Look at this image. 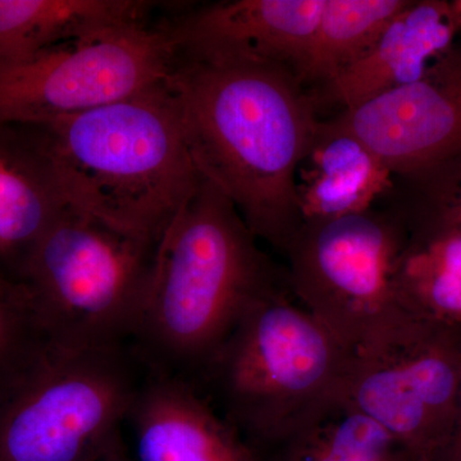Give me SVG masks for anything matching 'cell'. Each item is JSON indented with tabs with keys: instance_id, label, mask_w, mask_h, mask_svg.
Segmentation results:
<instances>
[{
	"instance_id": "10",
	"label": "cell",
	"mask_w": 461,
	"mask_h": 461,
	"mask_svg": "<svg viewBox=\"0 0 461 461\" xmlns=\"http://www.w3.org/2000/svg\"><path fill=\"white\" fill-rule=\"evenodd\" d=\"M363 141L393 175L420 176L461 158V56L448 50L420 80L324 122Z\"/></svg>"
},
{
	"instance_id": "7",
	"label": "cell",
	"mask_w": 461,
	"mask_h": 461,
	"mask_svg": "<svg viewBox=\"0 0 461 461\" xmlns=\"http://www.w3.org/2000/svg\"><path fill=\"white\" fill-rule=\"evenodd\" d=\"M461 391V324L400 305L351 348L345 400L411 461H436Z\"/></svg>"
},
{
	"instance_id": "13",
	"label": "cell",
	"mask_w": 461,
	"mask_h": 461,
	"mask_svg": "<svg viewBox=\"0 0 461 461\" xmlns=\"http://www.w3.org/2000/svg\"><path fill=\"white\" fill-rule=\"evenodd\" d=\"M457 30L450 3L408 2L362 56L320 86L312 96L315 107L321 103L348 111L420 80L451 50Z\"/></svg>"
},
{
	"instance_id": "3",
	"label": "cell",
	"mask_w": 461,
	"mask_h": 461,
	"mask_svg": "<svg viewBox=\"0 0 461 461\" xmlns=\"http://www.w3.org/2000/svg\"><path fill=\"white\" fill-rule=\"evenodd\" d=\"M33 126L68 205L149 244L159 245L202 180L169 81Z\"/></svg>"
},
{
	"instance_id": "25",
	"label": "cell",
	"mask_w": 461,
	"mask_h": 461,
	"mask_svg": "<svg viewBox=\"0 0 461 461\" xmlns=\"http://www.w3.org/2000/svg\"><path fill=\"white\" fill-rule=\"evenodd\" d=\"M384 461H411V459L399 447Z\"/></svg>"
},
{
	"instance_id": "9",
	"label": "cell",
	"mask_w": 461,
	"mask_h": 461,
	"mask_svg": "<svg viewBox=\"0 0 461 461\" xmlns=\"http://www.w3.org/2000/svg\"><path fill=\"white\" fill-rule=\"evenodd\" d=\"M408 239L403 218L369 211L303 222L287 242L294 297L348 348L399 308L397 258Z\"/></svg>"
},
{
	"instance_id": "19",
	"label": "cell",
	"mask_w": 461,
	"mask_h": 461,
	"mask_svg": "<svg viewBox=\"0 0 461 461\" xmlns=\"http://www.w3.org/2000/svg\"><path fill=\"white\" fill-rule=\"evenodd\" d=\"M396 448L384 427L342 400L272 450L273 461H384Z\"/></svg>"
},
{
	"instance_id": "11",
	"label": "cell",
	"mask_w": 461,
	"mask_h": 461,
	"mask_svg": "<svg viewBox=\"0 0 461 461\" xmlns=\"http://www.w3.org/2000/svg\"><path fill=\"white\" fill-rule=\"evenodd\" d=\"M324 0H232L214 3L168 26L178 58L250 59L297 72Z\"/></svg>"
},
{
	"instance_id": "17",
	"label": "cell",
	"mask_w": 461,
	"mask_h": 461,
	"mask_svg": "<svg viewBox=\"0 0 461 461\" xmlns=\"http://www.w3.org/2000/svg\"><path fill=\"white\" fill-rule=\"evenodd\" d=\"M408 239L397 258V303L435 320L461 324V230L406 226Z\"/></svg>"
},
{
	"instance_id": "6",
	"label": "cell",
	"mask_w": 461,
	"mask_h": 461,
	"mask_svg": "<svg viewBox=\"0 0 461 461\" xmlns=\"http://www.w3.org/2000/svg\"><path fill=\"white\" fill-rule=\"evenodd\" d=\"M157 249L68 206L18 281L41 335L83 348L130 345Z\"/></svg>"
},
{
	"instance_id": "4",
	"label": "cell",
	"mask_w": 461,
	"mask_h": 461,
	"mask_svg": "<svg viewBox=\"0 0 461 461\" xmlns=\"http://www.w3.org/2000/svg\"><path fill=\"white\" fill-rule=\"evenodd\" d=\"M351 348L294 297L282 272L263 288L195 386L258 451L345 400Z\"/></svg>"
},
{
	"instance_id": "5",
	"label": "cell",
	"mask_w": 461,
	"mask_h": 461,
	"mask_svg": "<svg viewBox=\"0 0 461 461\" xmlns=\"http://www.w3.org/2000/svg\"><path fill=\"white\" fill-rule=\"evenodd\" d=\"M144 375L130 345L42 336L0 386V461H99L123 438Z\"/></svg>"
},
{
	"instance_id": "24",
	"label": "cell",
	"mask_w": 461,
	"mask_h": 461,
	"mask_svg": "<svg viewBox=\"0 0 461 461\" xmlns=\"http://www.w3.org/2000/svg\"><path fill=\"white\" fill-rule=\"evenodd\" d=\"M451 11H453L455 23H456L457 29H461V0L450 3Z\"/></svg>"
},
{
	"instance_id": "20",
	"label": "cell",
	"mask_w": 461,
	"mask_h": 461,
	"mask_svg": "<svg viewBox=\"0 0 461 461\" xmlns=\"http://www.w3.org/2000/svg\"><path fill=\"white\" fill-rule=\"evenodd\" d=\"M41 338L25 290L0 275V386Z\"/></svg>"
},
{
	"instance_id": "23",
	"label": "cell",
	"mask_w": 461,
	"mask_h": 461,
	"mask_svg": "<svg viewBox=\"0 0 461 461\" xmlns=\"http://www.w3.org/2000/svg\"><path fill=\"white\" fill-rule=\"evenodd\" d=\"M99 461H133L131 455L127 453L123 438L120 439Z\"/></svg>"
},
{
	"instance_id": "2",
	"label": "cell",
	"mask_w": 461,
	"mask_h": 461,
	"mask_svg": "<svg viewBox=\"0 0 461 461\" xmlns=\"http://www.w3.org/2000/svg\"><path fill=\"white\" fill-rule=\"evenodd\" d=\"M202 177L166 230L130 346L147 371L195 384L254 297L282 272Z\"/></svg>"
},
{
	"instance_id": "21",
	"label": "cell",
	"mask_w": 461,
	"mask_h": 461,
	"mask_svg": "<svg viewBox=\"0 0 461 461\" xmlns=\"http://www.w3.org/2000/svg\"><path fill=\"white\" fill-rule=\"evenodd\" d=\"M432 213L420 218L411 226H442L461 230V172L448 176L445 182L437 185Z\"/></svg>"
},
{
	"instance_id": "22",
	"label": "cell",
	"mask_w": 461,
	"mask_h": 461,
	"mask_svg": "<svg viewBox=\"0 0 461 461\" xmlns=\"http://www.w3.org/2000/svg\"><path fill=\"white\" fill-rule=\"evenodd\" d=\"M436 461H461V391L453 429Z\"/></svg>"
},
{
	"instance_id": "12",
	"label": "cell",
	"mask_w": 461,
	"mask_h": 461,
	"mask_svg": "<svg viewBox=\"0 0 461 461\" xmlns=\"http://www.w3.org/2000/svg\"><path fill=\"white\" fill-rule=\"evenodd\" d=\"M133 461H264L193 382L147 371L126 426Z\"/></svg>"
},
{
	"instance_id": "16",
	"label": "cell",
	"mask_w": 461,
	"mask_h": 461,
	"mask_svg": "<svg viewBox=\"0 0 461 461\" xmlns=\"http://www.w3.org/2000/svg\"><path fill=\"white\" fill-rule=\"evenodd\" d=\"M153 7L141 0H0V62L148 23Z\"/></svg>"
},
{
	"instance_id": "14",
	"label": "cell",
	"mask_w": 461,
	"mask_h": 461,
	"mask_svg": "<svg viewBox=\"0 0 461 461\" xmlns=\"http://www.w3.org/2000/svg\"><path fill=\"white\" fill-rule=\"evenodd\" d=\"M68 203L33 124L0 123V275L20 281Z\"/></svg>"
},
{
	"instance_id": "18",
	"label": "cell",
	"mask_w": 461,
	"mask_h": 461,
	"mask_svg": "<svg viewBox=\"0 0 461 461\" xmlns=\"http://www.w3.org/2000/svg\"><path fill=\"white\" fill-rule=\"evenodd\" d=\"M409 0H324L317 29L296 76L329 83L377 41Z\"/></svg>"
},
{
	"instance_id": "15",
	"label": "cell",
	"mask_w": 461,
	"mask_h": 461,
	"mask_svg": "<svg viewBox=\"0 0 461 461\" xmlns=\"http://www.w3.org/2000/svg\"><path fill=\"white\" fill-rule=\"evenodd\" d=\"M393 176L359 139L320 122L297 173L302 223L373 211L375 203L393 189Z\"/></svg>"
},
{
	"instance_id": "1",
	"label": "cell",
	"mask_w": 461,
	"mask_h": 461,
	"mask_svg": "<svg viewBox=\"0 0 461 461\" xmlns=\"http://www.w3.org/2000/svg\"><path fill=\"white\" fill-rule=\"evenodd\" d=\"M169 85L200 176L284 251L302 224L297 173L320 127L304 85L277 63L185 58Z\"/></svg>"
},
{
	"instance_id": "8",
	"label": "cell",
	"mask_w": 461,
	"mask_h": 461,
	"mask_svg": "<svg viewBox=\"0 0 461 461\" xmlns=\"http://www.w3.org/2000/svg\"><path fill=\"white\" fill-rule=\"evenodd\" d=\"M178 51L168 26L114 27L0 62V123L86 113L168 83Z\"/></svg>"
}]
</instances>
